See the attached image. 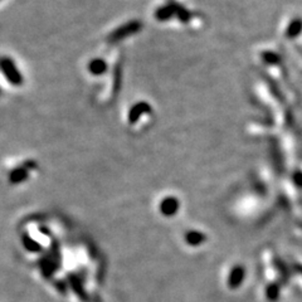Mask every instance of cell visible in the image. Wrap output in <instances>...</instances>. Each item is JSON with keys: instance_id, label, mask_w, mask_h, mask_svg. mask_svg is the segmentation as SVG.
Instances as JSON below:
<instances>
[{"instance_id": "6da1fadb", "label": "cell", "mask_w": 302, "mask_h": 302, "mask_svg": "<svg viewBox=\"0 0 302 302\" xmlns=\"http://www.w3.org/2000/svg\"><path fill=\"white\" fill-rule=\"evenodd\" d=\"M0 68H2L3 74L7 77L8 82H10L14 86H21L23 83L22 73H19L13 60H10V58H2L0 60Z\"/></svg>"}, {"instance_id": "7a4b0ae2", "label": "cell", "mask_w": 302, "mask_h": 302, "mask_svg": "<svg viewBox=\"0 0 302 302\" xmlns=\"http://www.w3.org/2000/svg\"><path fill=\"white\" fill-rule=\"evenodd\" d=\"M105 68H106V66H105V63H103L102 60H93L88 66L89 72H92L93 74L102 73V72L105 71Z\"/></svg>"}]
</instances>
